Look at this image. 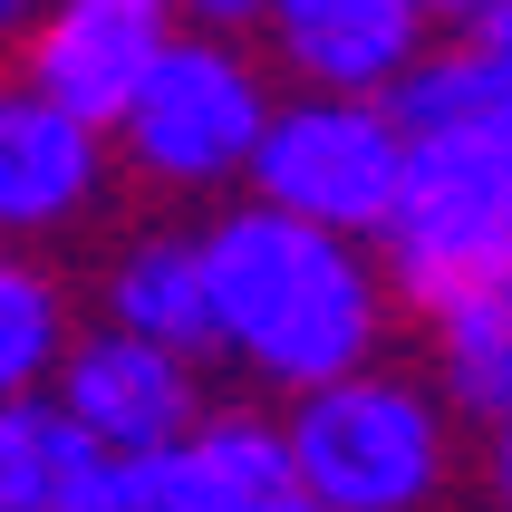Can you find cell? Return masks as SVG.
Returning a JSON list of instances; mask_svg holds the SVG:
<instances>
[{"label": "cell", "instance_id": "2e32d148", "mask_svg": "<svg viewBox=\"0 0 512 512\" xmlns=\"http://www.w3.org/2000/svg\"><path fill=\"white\" fill-rule=\"evenodd\" d=\"M484 493H493V512H512V416L484 426Z\"/></svg>", "mask_w": 512, "mask_h": 512}, {"label": "cell", "instance_id": "8fae6325", "mask_svg": "<svg viewBox=\"0 0 512 512\" xmlns=\"http://www.w3.org/2000/svg\"><path fill=\"white\" fill-rule=\"evenodd\" d=\"M116 329H136V339H165L184 358H213V310H203V252L184 223H155L136 242H116L107 281H97Z\"/></svg>", "mask_w": 512, "mask_h": 512}, {"label": "cell", "instance_id": "d6986e66", "mask_svg": "<svg viewBox=\"0 0 512 512\" xmlns=\"http://www.w3.org/2000/svg\"><path fill=\"white\" fill-rule=\"evenodd\" d=\"M416 10H426V20H464V10H474V0H416Z\"/></svg>", "mask_w": 512, "mask_h": 512}, {"label": "cell", "instance_id": "7a4b0ae2", "mask_svg": "<svg viewBox=\"0 0 512 512\" xmlns=\"http://www.w3.org/2000/svg\"><path fill=\"white\" fill-rule=\"evenodd\" d=\"M281 455L290 493L319 512H435L455 484V406L368 358L290 397Z\"/></svg>", "mask_w": 512, "mask_h": 512}, {"label": "cell", "instance_id": "ac0fdd59", "mask_svg": "<svg viewBox=\"0 0 512 512\" xmlns=\"http://www.w3.org/2000/svg\"><path fill=\"white\" fill-rule=\"evenodd\" d=\"M29 10H39V0H0V49H10V39L29 29Z\"/></svg>", "mask_w": 512, "mask_h": 512}, {"label": "cell", "instance_id": "e0dca14e", "mask_svg": "<svg viewBox=\"0 0 512 512\" xmlns=\"http://www.w3.org/2000/svg\"><path fill=\"white\" fill-rule=\"evenodd\" d=\"M165 10H184V20H203V29H242V20H261V0H165Z\"/></svg>", "mask_w": 512, "mask_h": 512}, {"label": "cell", "instance_id": "4fadbf2b", "mask_svg": "<svg viewBox=\"0 0 512 512\" xmlns=\"http://www.w3.org/2000/svg\"><path fill=\"white\" fill-rule=\"evenodd\" d=\"M435 397L455 416H512V281H474L435 300Z\"/></svg>", "mask_w": 512, "mask_h": 512}, {"label": "cell", "instance_id": "3957f363", "mask_svg": "<svg viewBox=\"0 0 512 512\" xmlns=\"http://www.w3.org/2000/svg\"><path fill=\"white\" fill-rule=\"evenodd\" d=\"M377 242H387L377 252L387 290H406L416 310L474 281H512V116L406 136V174Z\"/></svg>", "mask_w": 512, "mask_h": 512}, {"label": "cell", "instance_id": "52a82bcc", "mask_svg": "<svg viewBox=\"0 0 512 512\" xmlns=\"http://www.w3.org/2000/svg\"><path fill=\"white\" fill-rule=\"evenodd\" d=\"M165 39H174L165 0H39L10 49H20V78L39 97H58L87 126H116Z\"/></svg>", "mask_w": 512, "mask_h": 512}, {"label": "cell", "instance_id": "6da1fadb", "mask_svg": "<svg viewBox=\"0 0 512 512\" xmlns=\"http://www.w3.org/2000/svg\"><path fill=\"white\" fill-rule=\"evenodd\" d=\"M203 252V310H213V358H232L261 387H319V377L368 368L387 339V271L358 232L300 223L281 203H232L194 232Z\"/></svg>", "mask_w": 512, "mask_h": 512}, {"label": "cell", "instance_id": "5b68a950", "mask_svg": "<svg viewBox=\"0 0 512 512\" xmlns=\"http://www.w3.org/2000/svg\"><path fill=\"white\" fill-rule=\"evenodd\" d=\"M397 174H406V126L387 116V97L300 87V97H271L242 184H252V203H281L300 223L368 242L387 223V203H397Z\"/></svg>", "mask_w": 512, "mask_h": 512}, {"label": "cell", "instance_id": "30bf717a", "mask_svg": "<svg viewBox=\"0 0 512 512\" xmlns=\"http://www.w3.org/2000/svg\"><path fill=\"white\" fill-rule=\"evenodd\" d=\"M261 29L300 87H339V97H387L397 68L426 49L416 0H261Z\"/></svg>", "mask_w": 512, "mask_h": 512}, {"label": "cell", "instance_id": "5bb4252c", "mask_svg": "<svg viewBox=\"0 0 512 512\" xmlns=\"http://www.w3.org/2000/svg\"><path fill=\"white\" fill-rule=\"evenodd\" d=\"M78 339V319H68V290H58L49 261H29L20 242H0V397H29V387H49L58 358Z\"/></svg>", "mask_w": 512, "mask_h": 512}, {"label": "cell", "instance_id": "ba28073f", "mask_svg": "<svg viewBox=\"0 0 512 512\" xmlns=\"http://www.w3.org/2000/svg\"><path fill=\"white\" fill-rule=\"evenodd\" d=\"M49 397L97 435V455H136V445H174V435L203 416V387H194V358L165 339H136V329H78L68 358H58Z\"/></svg>", "mask_w": 512, "mask_h": 512}, {"label": "cell", "instance_id": "8992f818", "mask_svg": "<svg viewBox=\"0 0 512 512\" xmlns=\"http://www.w3.org/2000/svg\"><path fill=\"white\" fill-rule=\"evenodd\" d=\"M281 493H290L281 416L203 406L174 445L97 455V474H87V493L68 512H271Z\"/></svg>", "mask_w": 512, "mask_h": 512}, {"label": "cell", "instance_id": "9c48e42d", "mask_svg": "<svg viewBox=\"0 0 512 512\" xmlns=\"http://www.w3.org/2000/svg\"><path fill=\"white\" fill-rule=\"evenodd\" d=\"M107 194V126L68 116L29 78H0V242L39 252Z\"/></svg>", "mask_w": 512, "mask_h": 512}, {"label": "cell", "instance_id": "9a60e30c", "mask_svg": "<svg viewBox=\"0 0 512 512\" xmlns=\"http://www.w3.org/2000/svg\"><path fill=\"white\" fill-rule=\"evenodd\" d=\"M455 39H474V49H493V58H512V0H474L455 20Z\"/></svg>", "mask_w": 512, "mask_h": 512}, {"label": "cell", "instance_id": "277c9868", "mask_svg": "<svg viewBox=\"0 0 512 512\" xmlns=\"http://www.w3.org/2000/svg\"><path fill=\"white\" fill-rule=\"evenodd\" d=\"M261 116H271V78L232 49L223 29H174L107 136L126 145V165L145 184L213 194V184H242V165L261 145Z\"/></svg>", "mask_w": 512, "mask_h": 512}, {"label": "cell", "instance_id": "7c38bea8", "mask_svg": "<svg viewBox=\"0 0 512 512\" xmlns=\"http://www.w3.org/2000/svg\"><path fill=\"white\" fill-rule=\"evenodd\" d=\"M97 474V435L49 397H0V512H68Z\"/></svg>", "mask_w": 512, "mask_h": 512}]
</instances>
